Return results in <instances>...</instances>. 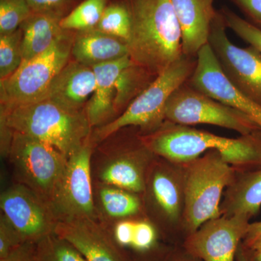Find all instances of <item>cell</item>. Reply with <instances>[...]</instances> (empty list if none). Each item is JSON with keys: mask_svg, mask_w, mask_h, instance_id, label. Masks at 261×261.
I'll return each mask as SVG.
<instances>
[{"mask_svg": "<svg viewBox=\"0 0 261 261\" xmlns=\"http://www.w3.org/2000/svg\"><path fill=\"white\" fill-rule=\"evenodd\" d=\"M245 15V19L261 30V0H230Z\"/></svg>", "mask_w": 261, "mask_h": 261, "instance_id": "cell-34", "label": "cell"}, {"mask_svg": "<svg viewBox=\"0 0 261 261\" xmlns=\"http://www.w3.org/2000/svg\"><path fill=\"white\" fill-rule=\"evenodd\" d=\"M0 123L53 146L68 159L87 143L93 130L85 110L73 112L49 99L14 107L0 106Z\"/></svg>", "mask_w": 261, "mask_h": 261, "instance_id": "cell-3", "label": "cell"}, {"mask_svg": "<svg viewBox=\"0 0 261 261\" xmlns=\"http://www.w3.org/2000/svg\"><path fill=\"white\" fill-rule=\"evenodd\" d=\"M181 33L185 56L197 58L199 51L208 44L211 25L218 10L214 0H171Z\"/></svg>", "mask_w": 261, "mask_h": 261, "instance_id": "cell-17", "label": "cell"}, {"mask_svg": "<svg viewBox=\"0 0 261 261\" xmlns=\"http://www.w3.org/2000/svg\"><path fill=\"white\" fill-rule=\"evenodd\" d=\"M110 0H83L61 20V28L80 32L95 29Z\"/></svg>", "mask_w": 261, "mask_h": 261, "instance_id": "cell-25", "label": "cell"}, {"mask_svg": "<svg viewBox=\"0 0 261 261\" xmlns=\"http://www.w3.org/2000/svg\"><path fill=\"white\" fill-rule=\"evenodd\" d=\"M252 261H261V251L253 252Z\"/></svg>", "mask_w": 261, "mask_h": 261, "instance_id": "cell-40", "label": "cell"}, {"mask_svg": "<svg viewBox=\"0 0 261 261\" xmlns=\"http://www.w3.org/2000/svg\"><path fill=\"white\" fill-rule=\"evenodd\" d=\"M98 183L119 187L133 193L145 192V163L154 154L142 140L137 127L114 132L94 147Z\"/></svg>", "mask_w": 261, "mask_h": 261, "instance_id": "cell-6", "label": "cell"}, {"mask_svg": "<svg viewBox=\"0 0 261 261\" xmlns=\"http://www.w3.org/2000/svg\"><path fill=\"white\" fill-rule=\"evenodd\" d=\"M141 137L154 155L170 162L185 164L213 149L239 172L261 168V130L226 138L165 121L157 130Z\"/></svg>", "mask_w": 261, "mask_h": 261, "instance_id": "cell-1", "label": "cell"}, {"mask_svg": "<svg viewBox=\"0 0 261 261\" xmlns=\"http://www.w3.org/2000/svg\"><path fill=\"white\" fill-rule=\"evenodd\" d=\"M23 240L4 216L0 218V261H5L12 252L23 244Z\"/></svg>", "mask_w": 261, "mask_h": 261, "instance_id": "cell-32", "label": "cell"}, {"mask_svg": "<svg viewBox=\"0 0 261 261\" xmlns=\"http://www.w3.org/2000/svg\"><path fill=\"white\" fill-rule=\"evenodd\" d=\"M32 13L27 0H0V35L18 30Z\"/></svg>", "mask_w": 261, "mask_h": 261, "instance_id": "cell-29", "label": "cell"}, {"mask_svg": "<svg viewBox=\"0 0 261 261\" xmlns=\"http://www.w3.org/2000/svg\"><path fill=\"white\" fill-rule=\"evenodd\" d=\"M17 183L35 192L49 205L68 159L46 142L13 132L6 157Z\"/></svg>", "mask_w": 261, "mask_h": 261, "instance_id": "cell-8", "label": "cell"}, {"mask_svg": "<svg viewBox=\"0 0 261 261\" xmlns=\"http://www.w3.org/2000/svg\"><path fill=\"white\" fill-rule=\"evenodd\" d=\"M95 202L99 220H118L135 216L141 202L135 193L119 187L98 183Z\"/></svg>", "mask_w": 261, "mask_h": 261, "instance_id": "cell-22", "label": "cell"}, {"mask_svg": "<svg viewBox=\"0 0 261 261\" xmlns=\"http://www.w3.org/2000/svg\"><path fill=\"white\" fill-rule=\"evenodd\" d=\"M250 224L238 216L221 215L209 220L191 233L186 243L187 250L203 261H235Z\"/></svg>", "mask_w": 261, "mask_h": 261, "instance_id": "cell-13", "label": "cell"}, {"mask_svg": "<svg viewBox=\"0 0 261 261\" xmlns=\"http://www.w3.org/2000/svg\"><path fill=\"white\" fill-rule=\"evenodd\" d=\"M95 29L128 43L130 20L124 0H110Z\"/></svg>", "mask_w": 261, "mask_h": 261, "instance_id": "cell-27", "label": "cell"}, {"mask_svg": "<svg viewBox=\"0 0 261 261\" xmlns=\"http://www.w3.org/2000/svg\"><path fill=\"white\" fill-rule=\"evenodd\" d=\"M247 247H249L252 252L261 251V235L256 240H254Z\"/></svg>", "mask_w": 261, "mask_h": 261, "instance_id": "cell-38", "label": "cell"}, {"mask_svg": "<svg viewBox=\"0 0 261 261\" xmlns=\"http://www.w3.org/2000/svg\"><path fill=\"white\" fill-rule=\"evenodd\" d=\"M187 83L216 100L241 111L261 130V106L244 95L228 80L210 44H206L199 51L195 71Z\"/></svg>", "mask_w": 261, "mask_h": 261, "instance_id": "cell-14", "label": "cell"}, {"mask_svg": "<svg viewBox=\"0 0 261 261\" xmlns=\"http://www.w3.org/2000/svg\"><path fill=\"white\" fill-rule=\"evenodd\" d=\"M55 233L71 244L87 261H123L99 221L76 219L57 224Z\"/></svg>", "mask_w": 261, "mask_h": 261, "instance_id": "cell-15", "label": "cell"}, {"mask_svg": "<svg viewBox=\"0 0 261 261\" xmlns=\"http://www.w3.org/2000/svg\"><path fill=\"white\" fill-rule=\"evenodd\" d=\"M132 63L129 56L117 61L92 66L95 74L96 85L93 94L87 102L85 112L92 128H98L116 119L114 99L116 83L123 68Z\"/></svg>", "mask_w": 261, "mask_h": 261, "instance_id": "cell-18", "label": "cell"}, {"mask_svg": "<svg viewBox=\"0 0 261 261\" xmlns=\"http://www.w3.org/2000/svg\"><path fill=\"white\" fill-rule=\"evenodd\" d=\"M128 56V43L97 30L75 32L71 58L82 64L94 66Z\"/></svg>", "mask_w": 261, "mask_h": 261, "instance_id": "cell-19", "label": "cell"}, {"mask_svg": "<svg viewBox=\"0 0 261 261\" xmlns=\"http://www.w3.org/2000/svg\"><path fill=\"white\" fill-rule=\"evenodd\" d=\"M74 34L65 30L47 50L23 62L13 75L0 81V106L14 107L47 99L51 81L71 59Z\"/></svg>", "mask_w": 261, "mask_h": 261, "instance_id": "cell-7", "label": "cell"}, {"mask_svg": "<svg viewBox=\"0 0 261 261\" xmlns=\"http://www.w3.org/2000/svg\"><path fill=\"white\" fill-rule=\"evenodd\" d=\"M60 23L49 15L32 13L20 25L23 63L47 50L61 37L65 30Z\"/></svg>", "mask_w": 261, "mask_h": 261, "instance_id": "cell-21", "label": "cell"}, {"mask_svg": "<svg viewBox=\"0 0 261 261\" xmlns=\"http://www.w3.org/2000/svg\"><path fill=\"white\" fill-rule=\"evenodd\" d=\"M156 233L153 226L146 221L135 222L132 246L136 250H149L155 241Z\"/></svg>", "mask_w": 261, "mask_h": 261, "instance_id": "cell-33", "label": "cell"}, {"mask_svg": "<svg viewBox=\"0 0 261 261\" xmlns=\"http://www.w3.org/2000/svg\"><path fill=\"white\" fill-rule=\"evenodd\" d=\"M184 218L191 233L209 220L221 216V200L225 188L236 172L217 150L184 164Z\"/></svg>", "mask_w": 261, "mask_h": 261, "instance_id": "cell-4", "label": "cell"}, {"mask_svg": "<svg viewBox=\"0 0 261 261\" xmlns=\"http://www.w3.org/2000/svg\"><path fill=\"white\" fill-rule=\"evenodd\" d=\"M130 20L128 56L158 76L184 56L171 0H124Z\"/></svg>", "mask_w": 261, "mask_h": 261, "instance_id": "cell-2", "label": "cell"}, {"mask_svg": "<svg viewBox=\"0 0 261 261\" xmlns=\"http://www.w3.org/2000/svg\"><path fill=\"white\" fill-rule=\"evenodd\" d=\"M33 13L49 15L61 21L83 0H27Z\"/></svg>", "mask_w": 261, "mask_h": 261, "instance_id": "cell-31", "label": "cell"}, {"mask_svg": "<svg viewBox=\"0 0 261 261\" xmlns=\"http://www.w3.org/2000/svg\"><path fill=\"white\" fill-rule=\"evenodd\" d=\"M95 145L91 138L68 159L49 207L58 222L76 219L99 221L92 184V158Z\"/></svg>", "mask_w": 261, "mask_h": 261, "instance_id": "cell-10", "label": "cell"}, {"mask_svg": "<svg viewBox=\"0 0 261 261\" xmlns=\"http://www.w3.org/2000/svg\"><path fill=\"white\" fill-rule=\"evenodd\" d=\"M236 259L237 261H252L249 258L248 256H247V253L245 252V250L240 246L238 248Z\"/></svg>", "mask_w": 261, "mask_h": 261, "instance_id": "cell-39", "label": "cell"}, {"mask_svg": "<svg viewBox=\"0 0 261 261\" xmlns=\"http://www.w3.org/2000/svg\"><path fill=\"white\" fill-rule=\"evenodd\" d=\"M165 121L191 126L211 124L248 135L261 130L250 117L216 100L190 84L178 87L165 108Z\"/></svg>", "mask_w": 261, "mask_h": 261, "instance_id": "cell-9", "label": "cell"}, {"mask_svg": "<svg viewBox=\"0 0 261 261\" xmlns=\"http://www.w3.org/2000/svg\"><path fill=\"white\" fill-rule=\"evenodd\" d=\"M22 31L0 35V81L6 80L20 68L22 58Z\"/></svg>", "mask_w": 261, "mask_h": 261, "instance_id": "cell-28", "label": "cell"}, {"mask_svg": "<svg viewBox=\"0 0 261 261\" xmlns=\"http://www.w3.org/2000/svg\"><path fill=\"white\" fill-rule=\"evenodd\" d=\"M37 261H87L71 244L56 233L33 244Z\"/></svg>", "mask_w": 261, "mask_h": 261, "instance_id": "cell-26", "label": "cell"}, {"mask_svg": "<svg viewBox=\"0 0 261 261\" xmlns=\"http://www.w3.org/2000/svg\"><path fill=\"white\" fill-rule=\"evenodd\" d=\"M135 221H119L113 231V238L121 246H132L135 231Z\"/></svg>", "mask_w": 261, "mask_h": 261, "instance_id": "cell-35", "label": "cell"}, {"mask_svg": "<svg viewBox=\"0 0 261 261\" xmlns=\"http://www.w3.org/2000/svg\"><path fill=\"white\" fill-rule=\"evenodd\" d=\"M197 58L183 56L158 75L150 85L130 103L121 116L111 123L92 130L94 145L127 126L137 127L142 135H148L165 121V108L171 94L193 74Z\"/></svg>", "mask_w": 261, "mask_h": 261, "instance_id": "cell-5", "label": "cell"}, {"mask_svg": "<svg viewBox=\"0 0 261 261\" xmlns=\"http://www.w3.org/2000/svg\"><path fill=\"white\" fill-rule=\"evenodd\" d=\"M157 76L140 65L130 63L121 70L116 83L114 111L116 118L150 85Z\"/></svg>", "mask_w": 261, "mask_h": 261, "instance_id": "cell-23", "label": "cell"}, {"mask_svg": "<svg viewBox=\"0 0 261 261\" xmlns=\"http://www.w3.org/2000/svg\"><path fill=\"white\" fill-rule=\"evenodd\" d=\"M149 186L156 205L166 217L176 221L181 207V192L177 180L169 171L157 168L151 174Z\"/></svg>", "mask_w": 261, "mask_h": 261, "instance_id": "cell-24", "label": "cell"}, {"mask_svg": "<svg viewBox=\"0 0 261 261\" xmlns=\"http://www.w3.org/2000/svg\"><path fill=\"white\" fill-rule=\"evenodd\" d=\"M261 235V221L258 222L250 223L248 231L245 238V243L248 246Z\"/></svg>", "mask_w": 261, "mask_h": 261, "instance_id": "cell-37", "label": "cell"}, {"mask_svg": "<svg viewBox=\"0 0 261 261\" xmlns=\"http://www.w3.org/2000/svg\"><path fill=\"white\" fill-rule=\"evenodd\" d=\"M219 11L224 17L227 28L261 53V30L226 7H223Z\"/></svg>", "mask_w": 261, "mask_h": 261, "instance_id": "cell-30", "label": "cell"}, {"mask_svg": "<svg viewBox=\"0 0 261 261\" xmlns=\"http://www.w3.org/2000/svg\"><path fill=\"white\" fill-rule=\"evenodd\" d=\"M226 29L224 17L218 10L208 44L233 87L261 106V53L250 45L245 48L235 45L228 39Z\"/></svg>", "mask_w": 261, "mask_h": 261, "instance_id": "cell-11", "label": "cell"}, {"mask_svg": "<svg viewBox=\"0 0 261 261\" xmlns=\"http://www.w3.org/2000/svg\"><path fill=\"white\" fill-rule=\"evenodd\" d=\"M261 207V168L240 172L226 189L221 203L223 216H238L250 220Z\"/></svg>", "mask_w": 261, "mask_h": 261, "instance_id": "cell-20", "label": "cell"}, {"mask_svg": "<svg viewBox=\"0 0 261 261\" xmlns=\"http://www.w3.org/2000/svg\"><path fill=\"white\" fill-rule=\"evenodd\" d=\"M5 261H37L34 255L33 244H22Z\"/></svg>", "mask_w": 261, "mask_h": 261, "instance_id": "cell-36", "label": "cell"}, {"mask_svg": "<svg viewBox=\"0 0 261 261\" xmlns=\"http://www.w3.org/2000/svg\"><path fill=\"white\" fill-rule=\"evenodd\" d=\"M0 208L23 243L34 244L55 233L58 221L49 205L21 184L2 192Z\"/></svg>", "mask_w": 261, "mask_h": 261, "instance_id": "cell-12", "label": "cell"}, {"mask_svg": "<svg viewBox=\"0 0 261 261\" xmlns=\"http://www.w3.org/2000/svg\"><path fill=\"white\" fill-rule=\"evenodd\" d=\"M96 85L92 67L70 59L51 81L47 98L73 112L85 110Z\"/></svg>", "mask_w": 261, "mask_h": 261, "instance_id": "cell-16", "label": "cell"}]
</instances>
